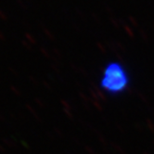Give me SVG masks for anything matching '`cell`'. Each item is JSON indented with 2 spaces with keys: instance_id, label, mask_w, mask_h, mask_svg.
<instances>
[{
  "instance_id": "cell-1",
  "label": "cell",
  "mask_w": 154,
  "mask_h": 154,
  "mask_svg": "<svg viewBox=\"0 0 154 154\" xmlns=\"http://www.w3.org/2000/svg\"><path fill=\"white\" fill-rule=\"evenodd\" d=\"M130 78L122 65L113 62L107 65L100 78L101 89L109 94H119L124 92L129 85Z\"/></svg>"
}]
</instances>
